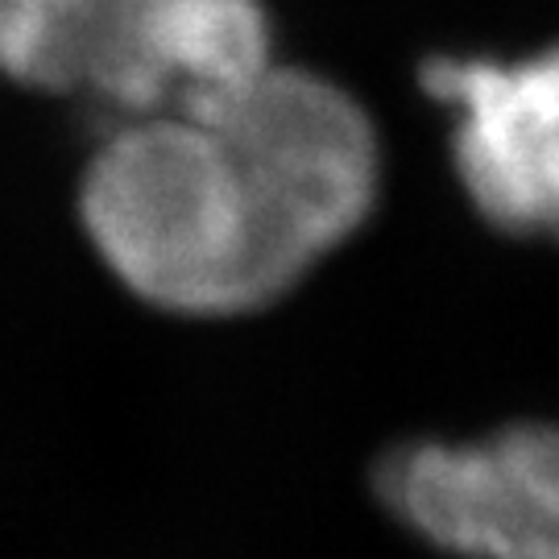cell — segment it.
Listing matches in <instances>:
<instances>
[{
    "instance_id": "1",
    "label": "cell",
    "mask_w": 559,
    "mask_h": 559,
    "mask_svg": "<svg viewBox=\"0 0 559 559\" xmlns=\"http://www.w3.org/2000/svg\"><path fill=\"white\" fill-rule=\"evenodd\" d=\"M378 133L344 87L274 67L216 120H133L83 175V228L133 295L179 316L282 299L378 200Z\"/></svg>"
},
{
    "instance_id": "2",
    "label": "cell",
    "mask_w": 559,
    "mask_h": 559,
    "mask_svg": "<svg viewBox=\"0 0 559 559\" xmlns=\"http://www.w3.org/2000/svg\"><path fill=\"white\" fill-rule=\"evenodd\" d=\"M385 506L464 559H559V427L411 443L381 464Z\"/></svg>"
},
{
    "instance_id": "3",
    "label": "cell",
    "mask_w": 559,
    "mask_h": 559,
    "mask_svg": "<svg viewBox=\"0 0 559 559\" xmlns=\"http://www.w3.org/2000/svg\"><path fill=\"white\" fill-rule=\"evenodd\" d=\"M423 87L456 112L452 162L485 221L559 240V46L514 62H423Z\"/></svg>"
},
{
    "instance_id": "4",
    "label": "cell",
    "mask_w": 559,
    "mask_h": 559,
    "mask_svg": "<svg viewBox=\"0 0 559 559\" xmlns=\"http://www.w3.org/2000/svg\"><path fill=\"white\" fill-rule=\"evenodd\" d=\"M274 71L258 0H133L92 100L133 120H216Z\"/></svg>"
},
{
    "instance_id": "5",
    "label": "cell",
    "mask_w": 559,
    "mask_h": 559,
    "mask_svg": "<svg viewBox=\"0 0 559 559\" xmlns=\"http://www.w3.org/2000/svg\"><path fill=\"white\" fill-rule=\"evenodd\" d=\"M133 0H0V71L38 92L96 96Z\"/></svg>"
}]
</instances>
